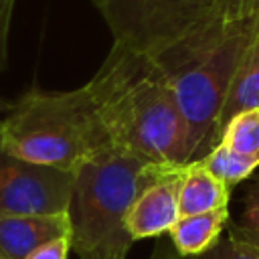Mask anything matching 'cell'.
I'll use <instances>...</instances> for the list:
<instances>
[{
    "mask_svg": "<svg viewBox=\"0 0 259 259\" xmlns=\"http://www.w3.org/2000/svg\"><path fill=\"white\" fill-rule=\"evenodd\" d=\"M87 83L109 148L158 166L192 162L186 119L152 61L113 45Z\"/></svg>",
    "mask_w": 259,
    "mask_h": 259,
    "instance_id": "1",
    "label": "cell"
},
{
    "mask_svg": "<svg viewBox=\"0 0 259 259\" xmlns=\"http://www.w3.org/2000/svg\"><path fill=\"white\" fill-rule=\"evenodd\" d=\"M259 22V0H221L210 18L158 63L186 119L192 162L219 144V117Z\"/></svg>",
    "mask_w": 259,
    "mask_h": 259,
    "instance_id": "2",
    "label": "cell"
},
{
    "mask_svg": "<svg viewBox=\"0 0 259 259\" xmlns=\"http://www.w3.org/2000/svg\"><path fill=\"white\" fill-rule=\"evenodd\" d=\"M0 138L12 156L73 174L109 148L89 83L69 91L28 89L0 117Z\"/></svg>",
    "mask_w": 259,
    "mask_h": 259,
    "instance_id": "3",
    "label": "cell"
},
{
    "mask_svg": "<svg viewBox=\"0 0 259 259\" xmlns=\"http://www.w3.org/2000/svg\"><path fill=\"white\" fill-rule=\"evenodd\" d=\"M160 168L105 148L75 170L67 217L79 259H125L134 243L125 227L130 208Z\"/></svg>",
    "mask_w": 259,
    "mask_h": 259,
    "instance_id": "4",
    "label": "cell"
},
{
    "mask_svg": "<svg viewBox=\"0 0 259 259\" xmlns=\"http://www.w3.org/2000/svg\"><path fill=\"white\" fill-rule=\"evenodd\" d=\"M221 0H93L113 45L158 63L188 40Z\"/></svg>",
    "mask_w": 259,
    "mask_h": 259,
    "instance_id": "5",
    "label": "cell"
},
{
    "mask_svg": "<svg viewBox=\"0 0 259 259\" xmlns=\"http://www.w3.org/2000/svg\"><path fill=\"white\" fill-rule=\"evenodd\" d=\"M71 190L73 172L20 160L0 138V214L67 212Z\"/></svg>",
    "mask_w": 259,
    "mask_h": 259,
    "instance_id": "6",
    "label": "cell"
},
{
    "mask_svg": "<svg viewBox=\"0 0 259 259\" xmlns=\"http://www.w3.org/2000/svg\"><path fill=\"white\" fill-rule=\"evenodd\" d=\"M184 166H162L156 180L148 184L130 208L125 227L132 241L164 237L180 219L178 190Z\"/></svg>",
    "mask_w": 259,
    "mask_h": 259,
    "instance_id": "7",
    "label": "cell"
},
{
    "mask_svg": "<svg viewBox=\"0 0 259 259\" xmlns=\"http://www.w3.org/2000/svg\"><path fill=\"white\" fill-rule=\"evenodd\" d=\"M67 212L59 214H0V257L26 259L38 247L69 237Z\"/></svg>",
    "mask_w": 259,
    "mask_h": 259,
    "instance_id": "8",
    "label": "cell"
},
{
    "mask_svg": "<svg viewBox=\"0 0 259 259\" xmlns=\"http://www.w3.org/2000/svg\"><path fill=\"white\" fill-rule=\"evenodd\" d=\"M229 186L210 174L198 160L186 164L180 190H178V208L180 217L208 212L229 206Z\"/></svg>",
    "mask_w": 259,
    "mask_h": 259,
    "instance_id": "9",
    "label": "cell"
},
{
    "mask_svg": "<svg viewBox=\"0 0 259 259\" xmlns=\"http://www.w3.org/2000/svg\"><path fill=\"white\" fill-rule=\"evenodd\" d=\"M249 109H259V22L253 38L237 67L233 83L229 87L227 99L219 117V138L223 127L237 115Z\"/></svg>",
    "mask_w": 259,
    "mask_h": 259,
    "instance_id": "10",
    "label": "cell"
},
{
    "mask_svg": "<svg viewBox=\"0 0 259 259\" xmlns=\"http://www.w3.org/2000/svg\"><path fill=\"white\" fill-rule=\"evenodd\" d=\"M229 221V206L198 214L180 217L168 231V239L182 257H198L208 251L223 235Z\"/></svg>",
    "mask_w": 259,
    "mask_h": 259,
    "instance_id": "11",
    "label": "cell"
},
{
    "mask_svg": "<svg viewBox=\"0 0 259 259\" xmlns=\"http://www.w3.org/2000/svg\"><path fill=\"white\" fill-rule=\"evenodd\" d=\"M219 144L239 156L259 160V109L237 113L223 127Z\"/></svg>",
    "mask_w": 259,
    "mask_h": 259,
    "instance_id": "12",
    "label": "cell"
},
{
    "mask_svg": "<svg viewBox=\"0 0 259 259\" xmlns=\"http://www.w3.org/2000/svg\"><path fill=\"white\" fill-rule=\"evenodd\" d=\"M210 174H214L221 182H225L229 188L235 186L237 182L245 180L259 168V160L239 156L225 148L223 144H217L202 160H198Z\"/></svg>",
    "mask_w": 259,
    "mask_h": 259,
    "instance_id": "13",
    "label": "cell"
},
{
    "mask_svg": "<svg viewBox=\"0 0 259 259\" xmlns=\"http://www.w3.org/2000/svg\"><path fill=\"white\" fill-rule=\"evenodd\" d=\"M229 231L239 239L259 247V180H255L247 190L241 223L231 225Z\"/></svg>",
    "mask_w": 259,
    "mask_h": 259,
    "instance_id": "14",
    "label": "cell"
},
{
    "mask_svg": "<svg viewBox=\"0 0 259 259\" xmlns=\"http://www.w3.org/2000/svg\"><path fill=\"white\" fill-rule=\"evenodd\" d=\"M192 259H259V247L239 239L229 231L227 237H221L208 251Z\"/></svg>",
    "mask_w": 259,
    "mask_h": 259,
    "instance_id": "15",
    "label": "cell"
},
{
    "mask_svg": "<svg viewBox=\"0 0 259 259\" xmlns=\"http://www.w3.org/2000/svg\"><path fill=\"white\" fill-rule=\"evenodd\" d=\"M16 0H0V73L8 63V32Z\"/></svg>",
    "mask_w": 259,
    "mask_h": 259,
    "instance_id": "16",
    "label": "cell"
},
{
    "mask_svg": "<svg viewBox=\"0 0 259 259\" xmlns=\"http://www.w3.org/2000/svg\"><path fill=\"white\" fill-rule=\"evenodd\" d=\"M69 253H71V241L69 237H63L38 247L26 259H69Z\"/></svg>",
    "mask_w": 259,
    "mask_h": 259,
    "instance_id": "17",
    "label": "cell"
},
{
    "mask_svg": "<svg viewBox=\"0 0 259 259\" xmlns=\"http://www.w3.org/2000/svg\"><path fill=\"white\" fill-rule=\"evenodd\" d=\"M150 259H192V257H182V255L174 249V245L170 243V239H160V241L156 243V247H154Z\"/></svg>",
    "mask_w": 259,
    "mask_h": 259,
    "instance_id": "18",
    "label": "cell"
},
{
    "mask_svg": "<svg viewBox=\"0 0 259 259\" xmlns=\"http://www.w3.org/2000/svg\"><path fill=\"white\" fill-rule=\"evenodd\" d=\"M0 259H4V257H0Z\"/></svg>",
    "mask_w": 259,
    "mask_h": 259,
    "instance_id": "19",
    "label": "cell"
}]
</instances>
